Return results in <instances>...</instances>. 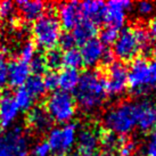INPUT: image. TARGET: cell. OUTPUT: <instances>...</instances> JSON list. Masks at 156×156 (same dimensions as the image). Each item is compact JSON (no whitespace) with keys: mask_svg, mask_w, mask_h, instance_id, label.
Returning a JSON list of instances; mask_svg holds the SVG:
<instances>
[{"mask_svg":"<svg viewBox=\"0 0 156 156\" xmlns=\"http://www.w3.org/2000/svg\"><path fill=\"white\" fill-rule=\"evenodd\" d=\"M75 100L84 111L100 107L106 99L105 79L97 72L86 71L80 75L78 87L74 90Z\"/></svg>","mask_w":156,"mask_h":156,"instance_id":"1","label":"cell"},{"mask_svg":"<svg viewBox=\"0 0 156 156\" xmlns=\"http://www.w3.org/2000/svg\"><path fill=\"white\" fill-rule=\"evenodd\" d=\"M78 128L73 123H67L59 128H54L48 133L47 143L50 146L51 152L64 156V154L71 151V148L76 143Z\"/></svg>","mask_w":156,"mask_h":156,"instance_id":"6","label":"cell"},{"mask_svg":"<svg viewBox=\"0 0 156 156\" xmlns=\"http://www.w3.org/2000/svg\"><path fill=\"white\" fill-rule=\"evenodd\" d=\"M50 154H51V149L48 145L47 140L39 141L32 148V156H50Z\"/></svg>","mask_w":156,"mask_h":156,"instance_id":"34","label":"cell"},{"mask_svg":"<svg viewBox=\"0 0 156 156\" xmlns=\"http://www.w3.org/2000/svg\"><path fill=\"white\" fill-rule=\"evenodd\" d=\"M18 9L20 13L22 14L24 20L27 22H32V21H37L39 17L44 15V2L40 1V0H33V1H17Z\"/></svg>","mask_w":156,"mask_h":156,"instance_id":"19","label":"cell"},{"mask_svg":"<svg viewBox=\"0 0 156 156\" xmlns=\"http://www.w3.org/2000/svg\"><path fill=\"white\" fill-rule=\"evenodd\" d=\"M96 156H109L108 154H106V153H99V154H97Z\"/></svg>","mask_w":156,"mask_h":156,"instance_id":"42","label":"cell"},{"mask_svg":"<svg viewBox=\"0 0 156 156\" xmlns=\"http://www.w3.org/2000/svg\"><path fill=\"white\" fill-rule=\"evenodd\" d=\"M79 80H80V74L78 69H64L58 74V87H61L62 91L69 94L71 91L76 89Z\"/></svg>","mask_w":156,"mask_h":156,"instance_id":"21","label":"cell"},{"mask_svg":"<svg viewBox=\"0 0 156 156\" xmlns=\"http://www.w3.org/2000/svg\"><path fill=\"white\" fill-rule=\"evenodd\" d=\"M61 24L52 12L44 14L34 21L32 26V35L37 47L46 50L54 49L58 44L61 37Z\"/></svg>","mask_w":156,"mask_h":156,"instance_id":"4","label":"cell"},{"mask_svg":"<svg viewBox=\"0 0 156 156\" xmlns=\"http://www.w3.org/2000/svg\"><path fill=\"white\" fill-rule=\"evenodd\" d=\"M7 76H8V63L6 56L0 51V88L4 87L7 83Z\"/></svg>","mask_w":156,"mask_h":156,"instance_id":"35","label":"cell"},{"mask_svg":"<svg viewBox=\"0 0 156 156\" xmlns=\"http://www.w3.org/2000/svg\"><path fill=\"white\" fill-rule=\"evenodd\" d=\"M99 134L91 128H84L79 131L76 136L79 153L84 155H92V153H95L99 146Z\"/></svg>","mask_w":156,"mask_h":156,"instance_id":"16","label":"cell"},{"mask_svg":"<svg viewBox=\"0 0 156 156\" xmlns=\"http://www.w3.org/2000/svg\"><path fill=\"white\" fill-rule=\"evenodd\" d=\"M44 108L52 121L67 124L75 115L76 105L74 98L69 92L58 90L54 91L48 97Z\"/></svg>","mask_w":156,"mask_h":156,"instance_id":"5","label":"cell"},{"mask_svg":"<svg viewBox=\"0 0 156 156\" xmlns=\"http://www.w3.org/2000/svg\"><path fill=\"white\" fill-rule=\"evenodd\" d=\"M137 156H143V155H137Z\"/></svg>","mask_w":156,"mask_h":156,"instance_id":"45","label":"cell"},{"mask_svg":"<svg viewBox=\"0 0 156 156\" xmlns=\"http://www.w3.org/2000/svg\"><path fill=\"white\" fill-rule=\"evenodd\" d=\"M74 156H91V155H84V154H80V153H78V154H75Z\"/></svg>","mask_w":156,"mask_h":156,"instance_id":"43","label":"cell"},{"mask_svg":"<svg viewBox=\"0 0 156 156\" xmlns=\"http://www.w3.org/2000/svg\"><path fill=\"white\" fill-rule=\"evenodd\" d=\"M1 98H2V95H1V91H0V100H1Z\"/></svg>","mask_w":156,"mask_h":156,"instance_id":"44","label":"cell"},{"mask_svg":"<svg viewBox=\"0 0 156 156\" xmlns=\"http://www.w3.org/2000/svg\"><path fill=\"white\" fill-rule=\"evenodd\" d=\"M82 9V16L86 17V20L97 24H100L104 22L105 13H106V4L98 0H89L81 4Z\"/></svg>","mask_w":156,"mask_h":156,"instance_id":"18","label":"cell"},{"mask_svg":"<svg viewBox=\"0 0 156 156\" xmlns=\"http://www.w3.org/2000/svg\"><path fill=\"white\" fill-rule=\"evenodd\" d=\"M100 144L103 145V147L105 148V151L107 153L114 152L117 151L119 147L121 146V144L126 140L124 137L122 136H117V134L113 133V132H104L103 134H100Z\"/></svg>","mask_w":156,"mask_h":156,"instance_id":"23","label":"cell"},{"mask_svg":"<svg viewBox=\"0 0 156 156\" xmlns=\"http://www.w3.org/2000/svg\"><path fill=\"white\" fill-rule=\"evenodd\" d=\"M29 64L22 61H12L8 64L7 82L14 88H22L31 75Z\"/></svg>","mask_w":156,"mask_h":156,"instance_id":"14","label":"cell"},{"mask_svg":"<svg viewBox=\"0 0 156 156\" xmlns=\"http://www.w3.org/2000/svg\"><path fill=\"white\" fill-rule=\"evenodd\" d=\"M35 51L37 49H35L34 44L31 41H26L20 50V61L24 62L26 64L30 63L35 57Z\"/></svg>","mask_w":156,"mask_h":156,"instance_id":"29","label":"cell"},{"mask_svg":"<svg viewBox=\"0 0 156 156\" xmlns=\"http://www.w3.org/2000/svg\"><path fill=\"white\" fill-rule=\"evenodd\" d=\"M133 34L136 37V39L138 41L139 46H140V50L141 51H147L151 48V34L145 27L143 26H136L132 27Z\"/></svg>","mask_w":156,"mask_h":156,"instance_id":"27","label":"cell"},{"mask_svg":"<svg viewBox=\"0 0 156 156\" xmlns=\"http://www.w3.org/2000/svg\"><path fill=\"white\" fill-rule=\"evenodd\" d=\"M136 152V144L133 141L124 140L121 144V146L117 149V155L119 156H132Z\"/></svg>","mask_w":156,"mask_h":156,"instance_id":"36","label":"cell"},{"mask_svg":"<svg viewBox=\"0 0 156 156\" xmlns=\"http://www.w3.org/2000/svg\"><path fill=\"white\" fill-rule=\"evenodd\" d=\"M23 87L25 88V90L34 99L35 98H40L46 92L44 81H42V78L40 75H30V78L27 79V81H26Z\"/></svg>","mask_w":156,"mask_h":156,"instance_id":"22","label":"cell"},{"mask_svg":"<svg viewBox=\"0 0 156 156\" xmlns=\"http://www.w3.org/2000/svg\"><path fill=\"white\" fill-rule=\"evenodd\" d=\"M63 65L65 66V69H78L83 65L82 57L79 50L75 48L67 50L63 54Z\"/></svg>","mask_w":156,"mask_h":156,"instance_id":"25","label":"cell"},{"mask_svg":"<svg viewBox=\"0 0 156 156\" xmlns=\"http://www.w3.org/2000/svg\"><path fill=\"white\" fill-rule=\"evenodd\" d=\"M132 8V2L129 0H112L106 5L104 22L107 26L120 30L126 21V10Z\"/></svg>","mask_w":156,"mask_h":156,"instance_id":"10","label":"cell"},{"mask_svg":"<svg viewBox=\"0 0 156 156\" xmlns=\"http://www.w3.org/2000/svg\"><path fill=\"white\" fill-rule=\"evenodd\" d=\"M30 72L33 73V75H40L46 71V63H44V57L41 56H35L32 61L30 62Z\"/></svg>","mask_w":156,"mask_h":156,"instance_id":"31","label":"cell"},{"mask_svg":"<svg viewBox=\"0 0 156 156\" xmlns=\"http://www.w3.org/2000/svg\"><path fill=\"white\" fill-rule=\"evenodd\" d=\"M147 156H156V130L154 131L149 138V141L146 147Z\"/></svg>","mask_w":156,"mask_h":156,"instance_id":"38","label":"cell"},{"mask_svg":"<svg viewBox=\"0 0 156 156\" xmlns=\"http://www.w3.org/2000/svg\"><path fill=\"white\" fill-rule=\"evenodd\" d=\"M96 33H97V25L95 23L88 21L86 18H82L78 25L73 29L72 35H73L75 44H83L89 40L95 38Z\"/></svg>","mask_w":156,"mask_h":156,"instance_id":"20","label":"cell"},{"mask_svg":"<svg viewBox=\"0 0 156 156\" xmlns=\"http://www.w3.org/2000/svg\"><path fill=\"white\" fill-rule=\"evenodd\" d=\"M137 10L140 15L143 16H148L154 12V4L149 1H140L137 5Z\"/></svg>","mask_w":156,"mask_h":156,"instance_id":"37","label":"cell"},{"mask_svg":"<svg viewBox=\"0 0 156 156\" xmlns=\"http://www.w3.org/2000/svg\"><path fill=\"white\" fill-rule=\"evenodd\" d=\"M18 113L20 108L15 103L13 96H4L0 100V128H9L17 119Z\"/></svg>","mask_w":156,"mask_h":156,"instance_id":"17","label":"cell"},{"mask_svg":"<svg viewBox=\"0 0 156 156\" xmlns=\"http://www.w3.org/2000/svg\"><path fill=\"white\" fill-rule=\"evenodd\" d=\"M139 130L147 132L156 126V106L151 101L138 103V121Z\"/></svg>","mask_w":156,"mask_h":156,"instance_id":"15","label":"cell"},{"mask_svg":"<svg viewBox=\"0 0 156 156\" xmlns=\"http://www.w3.org/2000/svg\"><path fill=\"white\" fill-rule=\"evenodd\" d=\"M114 54H113V51H111V50H108V49H106L104 52V55H103V58H101V61H100V63H101V65L106 66V67H108L111 64H113L114 63Z\"/></svg>","mask_w":156,"mask_h":156,"instance_id":"39","label":"cell"},{"mask_svg":"<svg viewBox=\"0 0 156 156\" xmlns=\"http://www.w3.org/2000/svg\"><path fill=\"white\" fill-rule=\"evenodd\" d=\"M13 97L20 111H30L32 108V105L34 103V98L25 90L24 87L18 88L17 90L15 91V95Z\"/></svg>","mask_w":156,"mask_h":156,"instance_id":"24","label":"cell"},{"mask_svg":"<svg viewBox=\"0 0 156 156\" xmlns=\"http://www.w3.org/2000/svg\"><path fill=\"white\" fill-rule=\"evenodd\" d=\"M138 121V103L124 101L105 113L104 124L109 132L124 137L133 131Z\"/></svg>","mask_w":156,"mask_h":156,"instance_id":"2","label":"cell"},{"mask_svg":"<svg viewBox=\"0 0 156 156\" xmlns=\"http://www.w3.org/2000/svg\"><path fill=\"white\" fill-rule=\"evenodd\" d=\"M16 7L12 1H1L0 2V18L5 21H12L15 17Z\"/></svg>","mask_w":156,"mask_h":156,"instance_id":"30","label":"cell"},{"mask_svg":"<svg viewBox=\"0 0 156 156\" xmlns=\"http://www.w3.org/2000/svg\"><path fill=\"white\" fill-rule=\"evenodd\" d=\"M26 119H27L29 126L37 132L44 133L51 130V117L49 116L46 108L42 106H35L33 108H31Z\"/></svg>","mask_w":156,"mask_h":156,"instance_id":"13","label":"cell"},{"mask_svg":"<svg viewBox=\"0 0 156 156\" xmlns=\"http://www.w3.org/2000/svg\"><path fill=\"white\" fill-rule=\"evenodd\" d=\"M152 51H153V55L155 56V59H156V44L153 46V48H152Z\"/></svg>","mask_w":156,"mask_h":156,"instance_id":"41","label":"cell"},{"mask_svg":"<svg viewBox=\"0 0 156 156\" xmlns=\"http://www.w3.org/2000/svg\"><path fill=\"white\" fill-rule=\"evenodd\" d=\"M44 59L46 63V67L52 69V72L55 69H58L63 65V54L56 48L48 50Z\"/></svg>","mask_w":156,"mask_h":156,"instance_id":"26","label":"cell"},{"mask_svg":"<svg viewBox=\"0 0 156 156\" xmlns=\"http://www.w3.org/2000/svg\"><path fill=\"white\" fill-rule=\"evenodd\" d=\"M117 37H119V30L116 29H113V27H109V26H106L103 30L100 31L99 33V41L101 44H106V46H109V44H114L115 41L117 40Z\"/></svg>","mask_w":156,"mask_h":156,"instance_id":"28","label":"cell"},{"mask_svg":"<svg viewBox=\"0 0 156 156\" xmlns=\"http://www.w3.org/2000/svg\"><path fill=\"white\" fill-rule=\"evenodd\" d=\"M140 51V46L134 37L132 29H126L122 31L113 48L114 56H116L122 62L134 61Z\"/></svg>","mask_w":156,"mask_h":156,"instance_id":"9","label":"cell"},{"mask_svg":"<svg viewBox=\"0 0 156 156\" xmlns=\"http://www.w3.org/2000/svg\"><path fill=\"white\" fill-rule=\"evenodd\" d=\"M149 34L151 37H154L156 38V16L152 18V21L149 22Z\"/></svg>","mask_w":156,"mask_h":156,"instance_id":"40","label":"cell"},{"mask_svg":"<svg viewBox=\"0 0 156 156\" xmlns=\"http://www.w3.org/2000/svg\"><path fill=\"white\" fill-rule=\"evenodd\" d=\"M58 44L59 47L63 49V50H71V49H74V46H75V40H74L72 33H69V32H65V33H62L61 37H59V40H58Z\"/></svg>","mask_w":156,"mask_h":156,"instance_id":"33","label":"cell"},{"mask_svg":"<svg viewBox=\"0 0 156 156\" xmlns=\"http://www.w3.org/2000/svg\"><path fill=\"white\" fill-rule=\"evenodd\" d=\"M27 139L20 126L0 134V156H27Z\"/></svg>","mask_w":156,"mask_h":156,"instance_id":"7","label":"cell"},{"mask_svg":"<svg viewBox=\"0 0 156 156\" xmlns=\"http://www.w3.org/2000/svg\"><path fill=\"white\" fill-rule=\"evenodd\" d=\"M42 81H44V89L47 91H54L56 90L57 87H58V74L55 73V72H48L44 78H42Z\"/></svg>","mask_w":156,"mask_h":156,"instance_id":"32","label":"cell"},{"mask_svg":"<svg viewBox=\"0 0 156 156\" xmlns=\"http://www.w3.org/2000/svg\"><path fill=\"white\" fill-rule=\"evenodd\" d=\"M105 88L107 95L112 97L124 94L128 88V69L122 62H114L107 67Z\"/></svg>","mask_w":156,"mask_h":156,"instance_id":"8","label":"cell"},{"mask_svg":"<svg viewBox=\"0 0 156 156\" xmlns=\"http://www.w3.org/2000/svg\"><path fill=\"white\" fill-rule=\"evenodd\" d=\"M105 50H106L105 46L96 38L81 44L80 54L82 57L83 65L88 67H94L97 64H99Z\"/></svg>","mask_w":156,"mask_h":156,"instance_id":"12","label":"cell"},{"mask_svg":"<svg viewBox=\"0 0 156 156\" xmlns=\"http://www.w3.org/2000/svg\"><path fill=\"white\" fill-rule=\"evenodd\" d=\"M128 87L136 96H143L156 88V76L146 58L138 57L128 69Z\"/></svg>","mask_w":156,"mask_h":156,"instance_id":"3","label":"cell"},{"mask_svg":"<svg viewBox=\"0 0 156 156\" xmlns=\"http://www.w3.org/2000/svg\"><path fill=\"white\" fill-rule=\"evenodd\" d=\"M57 18L64 30H73L78 23L82 20V9L81 4L78 1L63 2L57 8Z\"/></svg>","mask_w":156,"mask_h":156,"instance_id":"11","label":"cell"}]
</instances>
